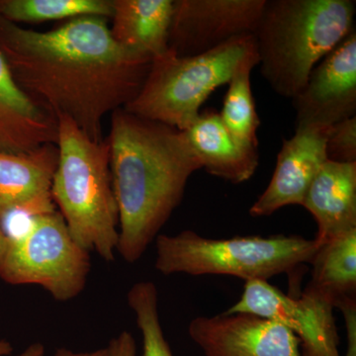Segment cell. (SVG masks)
I'll return each instance as SVG.
<instances>
[{"label": "cell", "mask_w": 356, "mask_h": 356, "mask_svg": "<svg viewBox=\"0 0 356 356\" xmlns=\"http://www.w3.org/2000/svg\"><path fill=\"white\" fill-rule=\"evenodd\" d=\"M0 54L24 92L95 142L105 139L103 119L138 95L152 64L117 43L100 16L72 18L47 32L0 17Z\"/></svg>", "instance_id": "1"}, {"label": "cell", "mask_w": 356, "mask_h": 356, "mask_svg": "<svg viewBox=\"0 0 356 356\" xmlns=\"http://www.w3.org/2000/svg\"><path fill=\"white\" fill-rule=\"evenodd\" d=\"M112 186L119 210L117 252L136 262L181 203L200 161L184 132L115 110L106 138Z\"/></svg>", "instance_id": "2"}, {"label": "cell", "mask_w": 356, "mask_h": 356, "mask_svg": "<svg viewBox=\"0 0 356 356\" xmlns=\"http://www.w3.org/2000/svg\"><path fill=\"white\" fill-rule=\"evenodd\" d=\"M355 1L266 0L254 32L262 76L293 99L312 70L353 30Z\"/></svg>", "instance_id": "3"}, {"label": "cell", "mask_w": 356, "mask_h": 356, "mask_svg": "<svg viewBox=\"0 0 356 356\" xmlns=\"http://www.w3.org/2000/svg\"><path fill=\"white\" fill-rule=\"evenodd\" d=\"M58 163L51 198L72 238L113 261L119 240V210L110 172V147L91 140L74 121L57 116Z\"/></svg>", "instance_id": "4"}, {"label": "cell", "mask_w": 356, "mask_h": 356, "mask_svg": "<svg viewBox=\"0 0 356 356\" xmlns=\"http://www.w3.org/2000/svg\"><path fill=\"white\" fill-rule=\"evenodd\" d=\"M154 267L165 275H229L247 281H268L304 264H311L318 250L315 240L300 236L204 238L196 232L156 238Z\"/></svg>", "instance_id": "5"}, {"label": "cell", "mask_w": 356, "mask_h": 356, "mask_svg": "<svg viewBox=\"0 0 356 356\" xmlns=\"http://www.w3.org/2000/svg\"><path fill=\"white\" fill-rule=\"evenodd\" d=\"M257 55L254 35L236 37L193 57L168 50L152 60L138 95L124 107L129 113L185 131L197 119L215 89L228 84L243 60Z\"/></svg>", "instance_id": "6"}, {"label": "cell", "mask_w": 356, "mask_h": 356, "mask_svg": "<svg viewBox=\"0 0 356 356\" xmlns=\"http://www.w3.org/2000/svg\"><path fill=\"white\" fill-rule=\"evenodd\" d=\"M90 268L89 252L72 238L56 210L32 217L24 232L9 238L0 278L39 285L58 301H69L83 292Z\"/></svg>", "instance_id": "7"}, {"label": "cell", "mask_w": 356, "mask_h": 356, "mask_svg": "<svg viewBox=\"0 0 356 356\" xmlns=\"http://www.w3.org/2000/svg\"><path fill=\"white\" fill-rule=\"evenodd\" d=\"M332 311V304L308 288L292 298L268 281L252 280L225 314H254L284 325L299 339L301 356H341Z\"/></svg>", "instance_id": "8"}, {"label": "cell", "mask_w": 356, "mask_h": 356, "mask_svg": "<svg viewBox=\"0 0 356 356\" xmlns=\"http://www.w3.org/2000/svg\"><path fill=\"white\" fill-rule=\"evenodd\" d=\"M266 0H175L168 50L193 57L254 34Z\"/></svg>", "instance_id": "9"}, {"label": "cell", "mask_w": 356, "mask_h": 356, "mask_svg": "<svg viewBox=\"0 0 356 356\" xmlns=\"http://www.w3.org/2000/svg\"><path fill=\"white\" fill-rule=\"evenodd\" d=\"M296 130H327L356 113V32L353 30L312 70L293 98Z\"/></svg>", "instance_id": "10"}, {"label": "cell", "mask_w": 356, "mask_h": 356, "mask_svg": "<svg viewBox=\"0 0 356 356\" xmlns=\"http://www.w3.org/2000/svg\"><path fill=\"white\" fill-rule=\"evenodd\" d=\"M189 337L205 356H301L300 341L284 325L250 313L197 317Z\"/></svg>", "instance_id": "11"}, {"label": "cell", "mask_w": 356, "mask_h": 356, "mask_svg": "<svg viewBox=\"0 0 356 356\" xmlns=\"http://www.w3.org/2000/svg\"><path fill=\"white\" fill-rule=\"evenodd\" d=\"M58 163L57 144L29 153H0V222L56 211L51 184Z\"/></svg>", "instance_id": "12"}, {"label": "cell", "mask_w": 356, "mask_h": 356, "mask_svg": "<svg viewBox=\"0 0 356 356\" xmlns=\"http://www.w3.org/2000/svg\"><path fill=\"white\" fill-rule=\"evenodd\" d=\"M325 132L296 130L291 139L283 140L270 182L250 209L252 217L270 216L286 206L302 205L312 181L327 161Z\"/></svg>", "instance_id": "13"}, {"label": "cell", "mask_w": 356, "mask_h": 356, "mask_svg": "<svg viewBox=\"0 0 356 356\" xmlns=\"http://www.w3.org/2000/svg\"><path fill=\"white\" fill-rule=\"evenodd\" d=\"M58 135L55 115L19 88L0 54V153H29Z\"/></svg>", "instance_id": "14"}, {"label": "cell", "mask_w": 356, "mask_h": 356, "mask_svg": "<svg viewBox=\"0 0 356 356\" xmlns=\"http://www.w3.org/2000/svg\"><path fill=\"white\" fill-rule=\"evenodd\" d=\"M318 225V247L356 229V163L325 161L302 205Z\"/></svg>", "instance_id": "15"}, {"label": "cell", "mask_w": 356, "mask_h": 356, "mask_svg": "<svg viewBox=\"0 0 356 356\" xmlns=\"http://www.w3.org/2000/svg\"><path fill=\"white\" fill-rule=\"evenodd\" d=\"M182 132L200 161L201 168L210 175L235 184L248 181L254 175L259 163V153L238 146L214 110L200 112L197 119Z\"/></svg>", "instance_id": "16"}, {"label": "cell", "mask_w": 356, "mask_h": 356, "mask_svg": "<svg viewBox=\"0 0 356 356\" xmlns=\"http://www.w3.org/2000/svg\"><path fill=\"white\" fill-rule=\"evenodd\" d=\"M175 0H112L110 27L115 41L140 57L154 58L168 51Z\"/></svg>", "instance_id": "17"}, {"label": "cell", "mask_w": 356, "mask_h": 356, "mask_svg": "<svg viewBox=\"0 0 356 356\" xmlns=\"http://www.w3.org/2000/svg\"><path fill=\"white\" fill-rule=\"evenodd\" d=\"M312 280L306 288L337 308L355 298L356 229L320 245L314 255Z\"/></svg>", "instance_id": "18"}, {"label": "cell", "mask_w": 356, "mask_h": 356, "mask_svg": "<svg viewBox=\"0 0 356 356\" xmlns=\"http://www.w3.org/2000/svg\"><path fill=\"white\" fill-rule=\"evenodd\" d=\"M257 65L259 57L254 55L243 60L238 67L229 81L222 112L219 113L225 128L236 144L254 153H259L257 130L261 120L255 109L250 74Z\"/></svg>", "instance_id": "19"}, {"label": "cell", "mask_w": 356, "mask_h": 356, "mask_svg": "<svg viewBox=\"0 0 356 356\" xmlns=\"http://www.w3.org/2000/svg\"><path fill=\"white\" fill-rule=\"evenodd\" d=\"M112 15V0H0V17L15 24Z\"/></svg>", "instance_id": "20"}, {"label": "cell", "mask_w": 356, "mask_h": 356, "mask_svg": "<svg viewBox=\"0 0 356 356\" xmlns=\"http://www.w3.org/2000/svg\"><path fill=\"white\" fill-rule=\"evenodd\" d=\"M158 289L151 281L135 283L128 292L129 307L143 337V356H173L159 322Z\"/></svg>", "instance_id": "21"}, {"label": "cell", "mask_w": 356, "mask_h": 356, "mask_svg": "<svg viewBox=\"0 0 356 356\" xmlns=\"http://www.w3.org/2000/svg\"><path fill=\"white\" fill-rule=\"evenodd\" d=\"M327 161L356 163V116L330 126L325 132Z\"/></svg>", "instance_id": "22"}, {"label": "cell", "mask_w": 356, "mask_h": 356, "mask_svg": "<svg viewBox=\"0 0 356 356\" xmlns=\"http://www.w3.org/2000/svg\"><path fill=\"white\" fill-rule=\"evenodd\" d=\"M355 302V298L348 299L337 307L343 313L346 329H348V348L346 356H356Z\"/></svg>", "instance_id": "23"}, {"label": "cell", "mask_w": 356, "mask_h": 356, "mask_svg": "<svg viewBox=\"0 0 356 356\" xmlns=\"http://www.w3.org/2000/svg\"><path fill=\"white\" fill-rule=\"evenodd\" d=\"M106 350L107 356H136V341L132 334L122 332L110 341Z\"/></svg>", "instance_id": "24"}, {"label": "cell", "mask_w": 356, "mask_h": 356, "mask_svg": "<svg viewBox=\"0 0 356 356\" xmlns=\"http://www.w3.org/2000/svg\"><path fill=\"white\" fill-rule=\"evenodd\" d=\"M13 353V346L6 341H0V356ZM17 356H44V348L42 343H33Z\"/></svg>", "instance_id": "25"}, {"label": "cell", "mask_w": 356, "mask_h": 356, "mask_svg": "<svg viewBox=\"0 0 356 356\" xmlns=\"http://www.w3.org/2000/svg\"><path fill=\"white\" fill-rule=\"evenodd\" d=\"M54 356H107L106 348L91 351V353H74L67 348H58Z\"/></svg>", "instance_id": "26"}, {"label": "cell", "mask_w": 356, "mask_h": 356, "mask_svg": "<svg viewBox=\"0 0 356 356\" xmlns=\"http://www.w3.org/2000/svg\"><path fill=\"white\" fill-rule=\"evenodd\" d=\"M8 236H7L6 233H4V232L2 231V229L0 228V262H1L4 254H6L7 247H8Z\"/></svg>", "instance_id": "27"}]
</instances>
